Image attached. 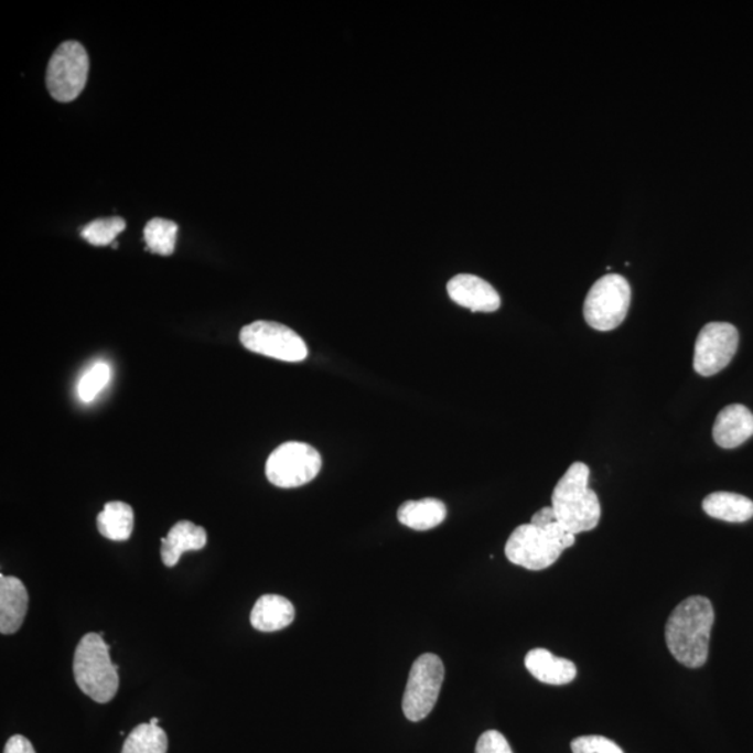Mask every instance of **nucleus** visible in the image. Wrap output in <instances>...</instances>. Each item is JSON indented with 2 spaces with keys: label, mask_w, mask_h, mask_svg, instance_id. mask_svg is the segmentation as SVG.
<instances>
[{
  "label": "nucleus",
  "mask_w": 753,
  "mask_h": 753,
  "mask_svg": "<svg viewBox=\"0 0 753 753\" xmlns=\"http://www.w3.org/2000/svg\"><path fill=\"white\" fill-rule=\"evenodd\" d=\"M714 624L712 602L703 596L684 600L674 609L666 624V644L678 663L700 668L709 657L710 635Z\"/></svg>",
  "instance_id": "f257e3e1"
},
{
  "label": "nucleus",
  "mask_w": 753,
  "mask_h": 753,
  "mask_svg": "<svg viewBox=\"0 0 753 753\" xmlns=\"http://www.w3.org/2000/svg\"><path fill=\"white\" fill-rule=\"evenodd\" d=\"M591 469L583 462L572 463L552 492L551 507L557 520L572 535L593 530L602 518L598 494L589 488Z\"/></svg>",
  "instance_id": "f03ea898"
},
{
  "label": "nucleus",
  "mask_w": 753,
  "mask_h": 753,
  "mask_svg": "<svg viewBox=\"0 0 753 753\" xmlns=\"http://www.w3.org/2000/svg\"><path fill=\"white\" fill-rule=\"evenodd\" d=\"M575 544V535L568 531L557 518L544 525L518 526L505 545V556L515 566L529 571H544L561 557L562 551Z\"/></svg>",
  "instance_id": "7ed1b4c3"
},
{
  "label": "nucleus",
  "mask_w": 753,
  "mask_h": 753,
  "mask_svg": "<svg viewBox=\"0 0 753 753\" xmlns=\"http://www.w3.org/2000/svg\"><path fill=\"white\" fill-rule=\"evenodd\" d=\"M118 666L109 656L104 632H89L78 642L73 661L76 684L83 693L97 703H108L119 689Z\"/></svg>",
  "instance_id": "20e7f679"
},
{
  "label": "nucleus",
  "mask_w": 753,
  "mask_h": 753,
  "mask_svg": "<svg viewBox=\"0 0 753 753\" xmlns=\"http://www.w3.org/2000/svg\"><path fill=\"white\" fill-rule=\"evenodd\" d=\"M630 305V282L618 273H607L589 291L583 304L584 320L592 329L607 333L624 323Z\"/></svg>",
  "instance_id": "39448f33"
},
{
  "label": "nucleus",
  "mask_w": 753,
  "mask_h": 753,
  "mask_svg": "<svg viewBox=\"0 0 753 753\" xmlns=\"http://www.w3.org/2000/svg\"><path fill=\"white\" fill-rule=\"evenodd\" d=\"M323 466L320 452L305 442H283L267 460L268 482L281 488L304 486L315 478Z\"/></svg>",
  "instance_id": "423d86ee"
},
{
  "label": "nucleus",
  "mask_w": 753,
  "mask_h": 753,
  "mask_svg": "<svg viewBox=\"0 0 753 753\" xmlns=\"http://www.w3.org/2000/svg\"><path fill=\"white\" fill-rule=\"evenodd\" d=\"M88 72L89 57L80 42H63L46 71L51 97L63 104L75 101L86 88Z\"/></svg>",
  "instance_id": "0eeeda50"
},
{
  "label": "nucleus",
  "mask_w": 753,
  "mask_h": 753,
  "mask_svg": "<svg viewBox=\"0 0 753 753\" xmlns=\"http://www.w3.org/2000/svg\"><path fill=\"white\" fill-rule=\"evenodd\" d=\"M444 676V665L439 656L426 653L418 657L410 668L407 689L404 693L405 718L415 723L428 718L439 700Z\"/></svg>",
  "instance_id": "6e6552de"
},
{
  "label": "nucleus",
  "mask_w": 753,
  "mask_h": 753,
  "mask_svg": "<svg viewBox=\"0 0 753 753\" xmlns=\"http://www.w3.org/2000/svg\"><path fill=\"white\" fill-rule=\"evenodd\" d=\"M241 345L247 351L272 359L299 363L309 356L308 345L302 336L289 326L273 321H255L240 331Z\"/></svg>",
  "instance_id": "1a4fd4ad"
},
{
  "label": "nucleus",
  "mask_w": 753,
  "mask_h": 753,
  "mask_svg": "<svg viewBox=\"0 0 753 753\" xmlns=\"http://www.w3.org/2000/svg\"><path fill=\"white\" fill-rule=\"evenodd\" d=\"M739 342V330L733 324H706L695 342L693 370L703 377L724 370L734 359Z\"/></svg>",
  "instance_id": "9d476101"
},
{
  "label": "nucleus",
  "mask_w": 753,
  "mask_h": 753,
  "mask_svg": "<svg viewBox=\"0 0 753 753\" xmlns=\"http://www.w3.org/2000/svg\"><path fill=\"white\" fill-rule=\"evenodd\" d=\"M447 292L456 304L472 312L493 313L502 308V298L496 289L472 273H460L452 278Z\"/></svg>",
  "instance_id": "9b49d317"
},
{
  "label": "nucleus",
  "mask_w": 753,
  "mask_h": 753,
  "mask_svg": "<svg viewBox=\"0 0 753 753\" xmlns=\"http://www.w3.org/2000/svg\"><path fill=\"white\" fill-rule=\"evenodd\" d=\"M753 435V413L744 405H730L716 418L713 439L721 449L733 450Z\"/></svg>",
  "instance_id": "f8f14e48"
},
{
  "label": "nucleus",
  "mask_w": 753,
  "mask_h": 753,
  "mask_svg": "<svg viewBox=\"0 0 753 753\" xmlns=\"http://www.w3.org/2000/svg\"><path fill=\"white\" fill-rule=\"evenodd\" d=\"M29 610V592L19 578L0 575V632L12 635L21 628Z\"/></svg>",
  "instance_id": "ddd939ff"
},
{
  "label": "nucleus",
  "mask_w": 753,
  "mask_h": 753,
  "mask_svg": "<svg viewBox=\"0 0 753 753\" xmlns=\"http://www.w3.org/2000/svg\"><path fill=\"white\" fill-rule=\"evenodd\" d=\"M161 545L162 562L172 568L184 552L203 550L207 546V531L191 520H181L161 539Z\"/></svg>",
  "instance_id": "4468645a"
},
{
  "label": "nucleus",
  "mask_w": 753,
  "mask_h": 753,
  "mask_svg": "<svg viewBox=\"0 0 753 753\" xmlns=\"http://www.w3.org/2000/svg\"><path fill=\"white\" fill-rule=\"evenodd\" d=\"M525 666L537 681L549 686H567L575 679L577 666L567 658L552 655L546 649H534L525 657Z\"/></svg>",
  "instance_id": "2eb2a0df"
},
{
  "label": "nucleus",
  "mask_w": 753,
  "mask_h": 753,
  "mask_svg": "<svg viewBox=\"0 0 753 753\" xmlns=\"http://www.w3.org/2000/svg\"><path fill=\"white\" fill-rule=\"evenodd\" d=\"M293 620V604L278 594H265L258 599L250 614L252 628L261 632L281 631L291 625Z\"/></svg>",
  "instance_id": "dca6fc26"
},
{
  "label": "nucleus",
  "mask_w": 753,
  "mask_h": 753,
  "mask_svg": "<svg viewBox=\"0 0 753 753\" xmlns=\"http://www.w3.org/2000/svg\"><path fill=\"white\" fill-rule=\"evenodd\" d=\"M398 520L409 529L424 531L437 528L447 518L445 504L435 498L407 502L398 509Z\"/></svg>",
  "instance_id": "f3484780"
},
{
  "label": "nucleus",
  "mask_w": 753,
  "mask_h": 753,
  "mask_svg": "<svg viewBox=\"0 0 753 753\" xmlns=\"http://www.w3.org/2000/svg\"><path fill=\"white\" fill-rule=\"evenodd\" d=\"M703 510L714 519L742 524L753 518L752 499L741 494L718 492L703 499Z\"/></svg>",
  "instance_id": "a211bd4d"
},
{
  "label": "nucleus",
  "mask_w": 753,
  "mask_h": 753,
  "mask_svg": "<svg viewBox=\"0 0 753 753\" xmlns=\"http://www.w3.org/2000/svg\"><path fill=\"white\" fill-rule=\"evenodd\" d=\"M99 534L114 541L129 540L135 526L133 508L122 502L105 504L103 513L98 515Z\"/></svg>",
  "instance_id": "6ab92c4d"
},
{
  "label": "nucleus",
  "mask_w": 753,
  "mask_h": 753,
  "mask_svg": "<svg viewBox=\"0 0 753 753\" xmlns=\"http://www.w3.org/2000/svg\"><path fill=\"white\" fill-rule=\"evenodd\" d=\"M168 736L160 725L139 724L125 741L122 753H166Z\"/></svg>",
  "instance_id": "aec40b11"
},
{
  "label": "nucleus",
  "mask_w": 753,
  "mask_h": 753,
  "mask_svg": "<svg viewBox=\"0 0 753 753\" xmlns=\"http://www.w3.org/2000/svg\"><path fill=\"white\" fill-rule=\"evenodd\" d=\"M178 225L165 218H152L144 228L147 249L155 255L171 256L175 251Z\"/></svg>",
  "instance_id": "412c9836"
},
{
  "label": "nucleus",
  "mask_w": 753,
  "mask_h": 753,
  "mask_svg": "<svg viewBox=\"0 0 753 753\" xmlns=\"http://www.w3.org/2000/svg\"><path fill=\"white\" fill-rule=\"evenodd\" d=\"M125 229L126 223L123 218H99L84 226L82 236L89 245L109 246L114 245L115 239L118 238V235L122 234Z\"/></svg>",
  "instance_id": "4be33fe9"
},
{
  "label": "nucleus",
  "mask_w": 753,
  "mask_h": 753,
  "mask_svg": "<svg viewBox=\"0 0 753 753\" xmlns=\"http://www.w3.org/2000/svg\"><path fill=\"white\" fill-rule=\"evenodd\" d=\"M109 378L110 368L107 363H96L84 374L80 383H78V397H80L83 402H92L103 391V388L107 386Z\"/></svg>",
  "instance_id": "5701e85b"
},
{
  "label": "nucleus",
  "mask_w": 753,
  "mask_h": 753,
  "mask_svg": "<svg viewBox=\"0 0 753 753\" xmlns=\"http://www.w3.org/2000/svg\"><path fill=\"white\" fill-rule=\"evenodd\" d=\"M573 753H624L614 741L602 735H583L571 742Z\"/></svg>",
  "instance_id": "b1692460"
},
{
  "label": "nucleus",
  "mask_w": 753,
  "mask_h": 753,
  "mask_svg": "<svg viewBox=\"0 0 753 753\" xmlns=\"http://www.w3.org/2000/svg\"><path fill=\"white\" fill-rule=\"evenodd\" d=\"M476 753H514L507 739L496 730L486 731L477 741Z\"/></svg>",
  "instance_id": "393cba45"
},
{
  "label": "nucleus",
  "mask_w": 753,
  "mask_h": 753,
  "mask_svg": "<svg viewBox=\"0 0 753 753\" xmlns=\"http://www.w3.org/2000/svg\"><path fill=\"white\" fill-rule=\"evenodd\" d=\"M3 753H36L33 744L23 735H13L4 745Z\"/></svg>",
  "instance_id": "a878e982"
},
{
  "label": "nucleus",
  "mask_w": 753,
  "mask_h": 753,
  "mask_svg": "<svg viewBox=\"0 0 753 753\" xmlns=\"http://www.w3.org/2000/svg\"><path fill=\"white\" fill-rule=\"evenodd\" d=\"M158 723H160V719H158V718L150 720V724H152V725H158Z\"/></svg>",
  "instance_id": "bb28decb"
}]
</instances>
